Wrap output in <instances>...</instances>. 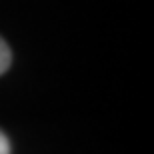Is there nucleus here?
<instances>
[{
  "label": "nucleus",
  "mask_w": 154,
  "mask_h": 154,
  "mask_svg": "<svg viewBox=\"0 0 154 154\" xmlns=\"http://www.w3.org/2000/svg\"><path fill=\"white\" fill-rule=\"evenodd\" d=\"M10 62H12V54H10V48L6 46V42L0 38V74H4L6 70L10 68Z\"/></svg>",
  "instance_id": "nucleus-1"
},
{
  "label": "nucleus",
  "mask_w": 154,
  "mask_h": 154,
  "mask_svg": "<svg viewBox=\"0 0 154 154\" xmlns=\"http://www.w3.org/2000/svg\"><path fill=\"white\" fill-rule=\"evenodd\" d=\"M0 154H10V144H8V138L0 132Z\"/></svg>",
  "instance_id": "nucleus-2"
}]
</instances>
